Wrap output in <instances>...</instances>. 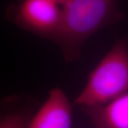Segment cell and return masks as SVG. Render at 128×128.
<instances>
[{"label": "cell", "mask_w": 128, "mask_h": 128, "mask_svg": "<svg viewBox=\"0 0 128 128\" xmlns=\"http://www.w3.org/2000/svg\"><path fill=\"white\" fill-rule=\"evenodd\" d=\"M56 2H58L60 5H63L64 3H66L68 0H56Z\"/></svg>", "instance_id": "52a82bcc"}, {"label": "cell", "mask_w": 128, "mask_h": 128, "mask_svg": "<svg viewBox=\"0 0 128 128\" xmlns=\"http://www.w3.org/2000/svg\"><path fill=\"white\" fill-rule=\"evenodd\" d=\"M59 5L56 0H20L9 7L7 14L24 30L54 41L62 19Z\"/></svg>", "instance_id": "3957f363"}, {"label": "cell", "mask_w": 128, "mask_h": 128, "mask_svg": "<svg viewBox=\"0 0 128 128\" xmlns=\"http://www.w3.org/2000/svg\"><path fill=\"white\" fill-rule=\"evenodd\" d=\"M32 114L24 106H11L0 112V128H27Z\"/></svg>", "instance_id": "8992f818"}, {"label": "cell", "mask_w": 128, "mask_h": 128, "mask_svg": "<svg viewBox=\"0 0 128 128\" xmlns=\"http://www.w3.org/2000/svg\"><path fill=\"white\" fill-rule=\"evenodd\" d=\"M121 18L117 0H68L62 5V19L55 40L65 59L80 56L82 46L101 28Z\"/></svg>", "instance_id": "6da1fadb"}, {"label": "cell", "mask_w": 128, "mask_h": 128, "mask_svg": "<svg viewBox=\"0 0 128 128\" xmlns=\"http://www.w3.org/2000/svg\"><path fill=\"white\" fill-rule=\"evenodd\" d=\"M128 92V41H117L89 75L74 101L82 108L104 105Z\"/></svg>", "instance_id": "7a4b0ae2"}, {"label": "cell", "mask_w": 128, "mask_h": 128, "mask_svg": "<svg viewBox=\"0 0 128 128\" xmlns=\"http://www.w3.org/2000/svg\"><path fill=\"white\" fill-rule=\"evenodd\" d=\"M82 109L96 128H128V92L104 105Z\"/></svg>", "instance_id": "5b68a950"}, {"label": "cell", "mask_w": 128, "mask_h": 128, "mask_svg": "<svg viewBox=\"0 0 128 128\" xmlns=\"http://www.w3.org/2000/svg\"><path fill=\"white\" fill-rule=\"evenodd\" d=\"M72 107L61 89L54 88L32 115L27 128H71Z\"/></svg>", "instance_id": "277c9868"}]
</instances>
